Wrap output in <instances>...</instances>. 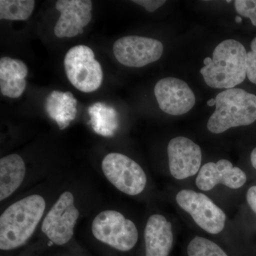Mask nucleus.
<instances>
[{"mask_svg": "<svg viewBox=\"0 0 256 256\" xmlns=\"http://www.w3.org/2000/svg\"><path fill=\"white\" fill-rule=\"evenodd\" d=\"M188 256H228L214 242L196 236L188 244Z\"/></svg>", "mask_w": 256, "mask_h": 256, "instance_id": "obj_20", "label": "nucleus"}, {"mask_svg": "<svg viewBox=\"0 0 256 256\" xmlns=\"http://www.w3.org/2000/svg\"><path fill=\"white\" fill-rule=\"evenodd\" d=\"M78 216L74 195L70 192H64L45 216L42 230L53 244L64 245L73 237Z\"/></svg>", "mask_w": 256, "mask_h": 256, "instance_id": "obj_7", "label": "nucleus"}, {"mask_svg": "<svg viewBox=\"0 0 256 256\" xmlns=\"http://www.w3.org/2000/svg\"><path fill=\"white\" fill-rule=\"evenodd\" d=\"M170 172L176 180L194 176L201 166L202 154L200 146L192 140L176 137L168 146Z\"/></svg>", "mask_w": 256, "mask_h": 256, "instance_id": "obj_11", "label": "nucleus"}, {"mask_svg": "<svg viewBox=\"0 0 256 256\" xmlns=\"http://www.w3.org/2000/svg\"><path fill=\"white\" fill-rule=\"evenodd\" d=\"M250 161H252V166L256 170V148L252 151L250 154Z\"/></svg>", "mask_w": 256, "mask_h": 256, "instance_id": "obj_25", "label": "nucleus"}, {"mask_svg": "<svg viewBox=\"0 0 256 256\" xmlns=\"http://www.w3.org/2000/svg\"><path fill=\"white\" fill-rule=\"evenodd\" d=\"M114 54L118 62L133 68H140L161 58L162 43L148 37L128 36L114 42Z\"/></svg>", "mask_w": 256, "mask_h": 256, "instance_id": "obj_9", "label": "nucleus"}, {"mask_svg": "<svg viewBox=\"0 0 256 256\" xmlns=\"http://www.w3.org/2000/svg\"><path fill=\"white\" fill-rule=\"evenodd\" d=\"M176 201L191 215L197 225L208 233L217 234L223 230L226 218L225 213L206 195L184 190L176 194Z\"/></svg>", "mask_w": 256, "mask_h": 256, "instance_id": "obj_8", "label": "nucleus"}, {"mask_svg": "<svg viewBox=\"0 0 256 256\" xmlns=\"http://www.w3.org/2000/svg\"><path fill=\"white\" fill-rule=\"evenodd\" d=\"M216 99L212 98L210 99V100L207 101V105L210 106H216Z\"/></svg>", "mask_w": 256, "mask_h": 256, "instance_id": "obj_26", "label": "nucleus"}, {"mask_svg": "<svg viewBox=\"0 0 256 256\" xmlns=\"http://www.w3.org/2000/svg\"><path fill=\"white\" fill-rule=\"evenodd\" d=\"M64 68L69 82L80 92H95L102 84V67L90 47L78 45L70 48L64 58Z\"/></svg>", "mask_w": 256, "mask_h": 256, "instance_id": "obj_4", "label": "nucleus"}, {"mask_svg": "<svg viewBox=\"0 0 256 256\" xmlns=\"http://www.w3.org/2000/svg\"><path fill=\"white\" fill-rule=\"evenodd\" d=\"M252 50L248 52L246 58V74L249 80L256 84V37L250 44Z\"/></svg>", "mask_w": 256, "mask_h": 256, "instance_id": "obj_22", "label": "nucleus"}, {"mask_svg": "<svg viewBox=\"0 0 256 256\" xmlns=\"http://www.w3.org/2000/svg\"><path fill=\"white\" fill-rule=\"evenodd\" d=\"M26 166L22 156L9 154L0 160V200L11 196L22 184Z\"/></svg>", "mask_w": 256, "mask_h": 256, "instance_id": "obj_16", "label": "nucleus"}, {"mask_svg": "<svg viewBox=\"0 0 256 256\" xmlns=\"http://www.w3.org/2000/svg\"><path fill=\"white\" fill-rule=\"evenodd\" d=\"M248 204L256 214V186H252L247 192Z\"/></svg>", "mask_w": 256, "mask_h": 256, "instance_id": "obj_24", "label": "nucleus"}, {"mask_svg": "<svg viewBox=\"0 0 256 256\" xmlns=\"http://www.w3.org/2000/svg\"><path fill=\"white\" fill-rule=\"evenodd\" d=\"M106 178L120 191L130 196L139 194L146 188V176L136 162L120 153L107 154L102 162Z\"/></svg>", "mask_w": 256, "mask_h": 256, "instance_id": "obj_6", "label": "nucleus"}, {"mask_svg": "<svg viewBox=\"0 0 256 256\" xmlns=\"http://www.w3.org/2000/svg\"><path fill=\"white\" fill-rule=\"evenodd\" d=\"M234 4L237 12L250 18L252 24L256 26V0H236Z\"/></svg>", "mask_w": 256, "mask_h": 256, "instance_id": "obj_21", "label": "nucleus"}, {"mask_svg": "<svg viewBox=\"0 0 256 256\" xmlns=\"http://www.w3.org/2000/svg\"><path fill=\"white\" fill-rule=\"evenodd\" d=\"M35 6L34 0H1L0 20L24 21L31 16Z\"/></svg>", "mask_w": 256, "mask_h": 256, "instance_id": "obj_19", "label": "nucleus"}, {"mask_svg": "<svg viewBox=\"0 0 256 256\" xmlns=\"http://www.w3.org/2000/svg\"><path fill=\"white\" fill-rule=\"evenodd\" d=\"M92 233L99 242L120 252L130 250L138 240L136 226L116 210H104L96 216Z\"/></svg>", "mask_w": 256, "mask_h": 256, "instance_id": "obj_5", "label": "nucleus"}, {"mask_svg": "<svg viewBox=\"0 0 256 256\" xmlns=\"http://www.w3.org/2000/svg\"><path fill=\"white\" fill-rule=\"evenodd\" d=\"M246 180L242 170L234 166L228 160H220L203 165L197 175L196 184L202 191H210L218 184L236 190L244 186Z\"/></svg>", "mask_w": 256, "mask_h": 256, "instance_id": "obj_13", "label": "nucleus"}, {"mask_svg": "<svg viewBox=\"0 0 256 256\" xmlns=\"http://www.w3.org/2000/svg\"><path fill=\"white\" fill-rule=\"evenodd\" d=\"M236 22L237 23H240L242 22V18H240V16H236Z\"/></svg>", "mask_w": 256, "mask_h": 256, "instance_id": "obj_27", "label": "nucleus"}, {"mask_svg": "<svg viewBox=\"0 0 256 256\" xmlns=\"http://www.w3.org/2000/svg\"><path fill=\"white\" fill-rule=\"evenodd\" d=\"M226 2H228V3L232 2V1H226Z\"/></svg>", "mask_w": 256, "mask_h": 256, "instance_id": "obj_28", "label": "nucleus"}, {"mask_svg": "<svg viewBox=\"0 0 256 256\" xmlns=\"http://www.w3.org/2000/svg\"><path fill=\"white\" fill-rule=\"evenodd\" d=\"M92 128L96 132L104 136H114L118 127L117 114L110 106L96 102L88 108Z\"/></svg>", "mask_w": 256, "mask_h": 256, "instance_id": "obj_18", "label": "nucleus"}, {"mask_svg": "<svg viewBox=\"0 0 256 256\" xmlns=\"http://www.w3.org/2000/svg\"><path fill=\"white\" fill-rule=\"evenodd\" d=\"M76 99L72 92L54 90L47 97L45 108L50 118L54 120L60 130H64L76 118Z\"/></svg>", "mask_w": 256, "mask_h": 256, "instance_id": "obj_17", "label": "nucleus"}, {"mask_svg": "<svg viewBox=\"0 0 256 256\" xmlns=\"http://www.w3.org/2000/svg\"><path fill=\"white\" fill-rule=\"evenodd\" d=\"M132 2L143 6L149 12H153L166 3L163 0H134Z\"/></svg>", "mask_w": 256, "mask_h": 256, "instance_id": "obj_23", "label": "nucleus"}, {"mask_svg": "<svg viewBox=\"0 0 256 256\" xmlns=\"http://www.w3.org/2000/svg\"><path fill=\"white\" fill-rule=\"evenodd\" d=\"M154 95L160 108L172 116L188 114L196 102L194 94L188 84L174 77H166L156 82Z\"/></svg>", "mask_w": 256, "mask_h": 256, "instance_id": "obj_10", "label": "nucleus"}, {"mask_svg": "<svg viewBox=\"0 0 256 256\" xmlns=\"http://www.w3.org/2000/svg\"><path fill=\"white\" fill-rule=\"evenodd\" d=\"M216 110L207 128L220 134L232 128L249 126L256 121V96L242 88L226 89L216 97Z\"/></svg>", "mask_w": 256, "mask_h": 256, "instance_id": "obj_3", "label": "nucleus"}, {"mask_svg": "<svg viewBox=\"0 0 256 256\" xmlns=\"http://www.w3.org/2000/svg\"><path fill=\"white\" fill-rule=\"evenodd\" d=\"M246 58L247 52L242 43L225 40L216 47L212 58H204L200 73L210 88H234L246 78Z\"/></svg>", "mask_w": 256, "mask_h": 256, "instance_id": "obj_2", "label": "nucleus"}, {"mask_svg": "<svg viewBox=\"0 0 256 256\" xmlns=\"http://www.w3.org/2000/svg\"><path fill=\"white\" fill-rule=\"evenodd\" d=\"M92 3L90 0H58L56 9L60 18L56 24L54 34L58 38H72L84 33L92 18Z\"/></svg>", "mask_w": 256, "mask_h": 256, "instance_id": "obj_12", "label": "nucleus"}, {"mask_svg": "<svg viewBox=\"0 0 256 256\" xmlns=\"http://www.w3.org/2000/svg\"><path fill=\"white\" fill-rule=\"evenodd\" d=\"M46 208L44 198L31 195L10 205L0 217V249L24 245L33 235Z\"/></svg>", "mask_w": 256, "mask_h": 256, "instance_id": "obj_1", "label": "nucleus"}, {"mask_svg": "<svg viewBox=\"0 0 256 256\" xmlns=\"http://www.w3.org/2000/svg\"><path fill=\"white\" fill-rule=\"evenodd\" d=\"M28 68L22 60L2 57L0 60V90L3 96L18 98L26 86Z\"/></svg>", "mask_w": 256, "mask_h": 256, "instance_id": "obj_15", "label": "nucleus"}, {"mask_svg": "<svg viewBox=\"0 0 256 256\" xmlns=\"http://www.w3.org/2000/svg\"><path fill=\"white\" fill-rule=\"evenodd\" d=\"M172 224L160 214L151 216L144 229L146 256H168L172 247Z\"/></svg>", "mask_w": 256, "mask_h": 256, "instance_id": "obj_14", "label": "nucleus"}]
</instances>
